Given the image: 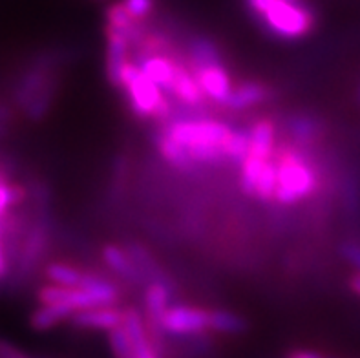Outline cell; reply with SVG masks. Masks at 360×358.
<instances>
[{"label": "cell", "mask_w": 360, "mask_h": 358, "mask_svg": "<svg viewBox=\"0 0 360 358\" xmlns=\"http://www.w3.org/2000/svg\"><path fill=\"white\" fill-rule=\"evenodd\" d=\"M161 329L165 335L178 336H198L210 331V309L196 307V305H170L165 313Z\"/></svg>", "instance_id": "obj_6"}, {"label": "cell", "mask_w": 360, "mask_h": 358, "mask_svg": "<svg viewBox=\"0 0 360 358\" xmlns=\"http://www.w3.org/2000/svg\"><path fill=\"white\" fill-rule=\"evenodd\" d=\"M163 130L191 152L196 165L219 167L229 163L225 145L234 128L225 122L214 119H172Z\"/></svg>", "instance_id": "obj_1"}, {"label": "cell", "mask_w": 360, "mask_h": 358, "mask_svg": "<svg viewBox=\"0 0 360 358\" xmlns=\"http://www.w3.org/2000/svg\"><path fill=\"white\" fill-rule=\"evenodd\" d=\"M137 64H139V68L143 70L146 77L154 81L161 90L170 94L178 60H174L172 57H167L165 53H139Z\"/></svg>", "instance_id": "obj_14"}, {"label": "cell", "mask_w": 360, "mask_h": 358, "mask_svg": "<svg viewBox=\"0 0 360 358\" xmlns=\"http://www.w3.org/2000/svg\"><path fill=\"white\" fill-rule=\"evenodd\" d=\"M9 124H11V121H9V119H6V121H0V139L8 136Z\"/></svg>", "instance_id": "obj_36"}, {"label": "cell", "mask_w": 360, "mask_h": 358, "mask_svg": "<svg viewBox=\"0 0 360 358\" xmlns=\"http://www.w3.org/2000/svg\"><path fill=\"white\" fill-rule=\"evenodd\" d=\"M210 331L221 335H242L247 331V320L233 311L210 309Z\"/></svg>", "instance_id": "obj_25"}, {"label": "cell", "mask_w": 360, "mask_h": 358, "mask_svg": "<svg viewBox=\"0 0 360 358\" xmlns=\"http://www.w3.org/2000/svg\"><path fill=\"white\" fill-rule=\"evenodd\" d=\"M73 314L75 311L68 304H41V307L35 309L30 317V326L35 331H50L51 327L70 320Z\"/></svg>", "instance_id": "obj_20"}, {"label": "cell", "mask_w": 360, "mask_h": 358, "mask_svg": "<svg viewBox=\"0 0 360 358\" xmlns=\"http://www.w3.org/2000/svg\"><path fill=\"white\" fill-rule=\"evenodd\" d=\"M70 320L79 329L108 333L112 329H115V327L123 326L124 309L117 307V305H99V307L77 311Z\"/></svg>", "instance_id": "obj_10"}, {"label": "cell", "mask_w": 360, "mask_h": 358, "mask_svg": "<svg viewBox=\"0 0 360 358\" xmlns=\"http://www.w3.org/2000/svg\"><path fill=\"white\" fill-rule=\"evenodd\" d=\"M55 94H57V81H55V77H51L50 81L46 82L44 87L41 88V91L33 97L32 103L24 108L26 117L33 122L42 121L46 115L50 114L51 105H53V99H55Z\"/></svg>", "instance_id": "obj_24"}, {"label": "cell", "mask_w": 360, "mask_h": 358, "mask_svg": "<svg viewBox=\"0 0 360 358\" xmlns=\"http://www.w3.org/2000/svg\"><path fill=\"white\" fill-rule=\"evenodd\" d=\"M124 249L128 250V254L132 256V260L136 262L139 271L143 272L146 283H150V281H170V278L167 276V272L158 265V262L154 260L150 250L146 249V247H143L141 243L130 241V243H127ZM170 283H172V281H170Z\"/></svg>", "instance_id": "obj_22"}, {"label": "cell", "mask_w": 360, "mask_h": 358, "mask_svg": "<svg viewBox=\"0 0 360 358\" xmlns=\"http://www.w3.org/2000/svg\"><path fill=\"white\" fill-rule=\"evenodd\" d=\"M359 90H360V87H359Z\"/></svg>", "instance_id": "obj_38"}, {"label": "cell", "mask_w": 360, "mask_h": 358, "mask_svg": "<svg viewBox=\"0 0 360 358\" xmlns=\"http://www.w3.org/2000/svg\"><path fill=\"white\" fill-rule=\"evenodd\" d=\"M347 283H349V289H352L356 296H360V272L352 274V278H349Z\"/></svg>", "instance_id": "obj_33"}, {"label": "cell", "mask_w": 360, "mask_h": 358, "mask_svg": "<svg viewBox=\"0 0 360 358\" xmlns=\"http://www.w3.org/2000/svg\"><path fill=\"white\" fill-rule=\"evenodd\" d=\"M108 344L114 358H136L132 340H130L124 326H119L108 331Z\"/></svg>", "instance_id": "obj_28"}, {"label": "cell", "mask_w": 360, "mask_h": 358, "mask_svg": "<svg viewBox=\"0 0 360 358\" xmlns=\"http://www.w3.org/2000/svg\"><path fill=\"white\" fill-rule=\"evenodd\" d=\"M276 163V192L274 201L278 205H297L316 192L319 177L315 165L297 148H282L274 159Z\"/></svg>", "instance_id": "obj_2"}, {"label": "cell", "mask_w": 360, "mask_h": 358, "mask_svg": "<svg viewBox=\"0 0 360 358\" xmlns=\"http://www.w3.org/2000/svg\"><path fill=\"white\" fill-rule=\"evenodd\" d=\"M285 130L297 146H311L322 134V124L313 115L292 114L285 121Z\"/></svg>", "instance_id": "obj_18"}, {"label": "cell", "mask_w": 360, "mask_h": 358, "mask_svg": "<svg viewBox=\"0 0 360 358\" xmlns=\"http://www.w3.org/2000/svg\"><path fill=\"white\" fill-rule=\"evenodd\" d=\"M55 77L53 73V57L51 55H42L35 63L22 73V77L18 81L17 88H15L13 99L15 105L20 110L26 108L32 103L33 97L41 91L46 82Z\"/></svg>", "instance_id": "obj_7"}, {"label": "cell", "mask_w": 360, "mask_h": 358, "mask_svg": "<svg viewBox=\"0 0 360 358\" xmlns=\"http://www.w3.org/2000/svg\"><path fill=\"white\" fill-rule=\"evenodd\" d=\"M276 128L271 119H260L251 127V150L249 154L262 159H271L274 154Z\"/></svg>", "instance_id": "obj_21"}, {"label": "cell", "mask_w": 360, "mask_h": 358, "mask_svg": "<svg viewBox=\"0 0 360 358\" xmlns=\"http://www.w3.org/2000/svg\"><path fill=\"white\" fill-rule=\"evenodd\" d=\"M134 114L139 119H155L169 122L170 105L165 99V90H161L154 81L146 77L139 64L130 60L123 70V87Z\"/></svg>", "instance_id": "obj_3"}, {"label": "cell", "mask_w": 360, "mask_h": 358, "mask_svg": "<svg viewBox=\"0 0 360 358\" xmlns=\"http://www.w3.org/2000/svg\"><path fill=\"white\" fill-rule=\"evenodd\" d=\"M121 2L137 23H143V20L154 15L155 0H121Z\"/></svg>", "instance_id": "obj_29"}, {"label": "cell", "mask_w": 360, "mask_h": 358, "mask_svg": "<svg viewBox=\"0 0 360 358\" xmlns=\"http://www.w3.org/2000/svg\"><path fill=\"white\" fill-rule=\"evenodd\" d=\"M26 188L11 181V167L8 161H0V219L6 218L11 209L22 205L26 200Z\"/></svg>", "instance_id": "obj_19"}, {"label": "cell", "mask_w": 360, "mask_h": 358, "mask_svg": "<svg viewBox=\"0 0 360 358\" xmlns=\"http://www.w3.org/2000/svg\"><path fill=\"white\" fill-rule=\"evenodd\" d=\"M271 96H273V91L264 82L245 81L233 88L225 108L234 110V112H243L247 108H255L258 105H264V103H267L271 99Z\"/></svg>", "instance_id": "obj_15"}, {"label": "cell", "mask_w": 360, "mask_h": 358, "mask_svg": "<svg viewBox=\"0 0 360 358\" xmlns=\"http://www.w3.org/2000/svg\"><path fill=\"white\" fill-rule=\"evenodd\" d=\"M154 141H155V148H158L160 155L170 165V167L178 168V170L187 174L196 170L198 165L196 161L192 159L191 152H188L181 143H178V141L174 139V137H170L167 132L165 130L158 132Z\"/></svg>", "instance_id": "obj_16"}, {"label": "cell", "mask_w": 360, "mask_h": 358, "mask_svg": "<svg viewBox=\"0 0 360 358\" xmlns=\"http://www.w3.org/2000/svg\"><path fill=\"white\" fill-rule=\"evenodd\" d=\"M192 73L196 75L198 82H200L201 90L207 96V99L216 103L219 106H225L229 101V96L233 91V81L229 75V70L225 68V64H212V66H205V68L192 70Z\"/></svg>", "instance_id": "obj_9"}, {"label": "cell", "mask_w": 360, "mask_h": 358, "mask_svg": "<svg viewBox=\"0 0 360 358\" xmlns=\"http://www.w3.org/2000/svg\"><path fill=\"white\" fill-rule=\"evenodd\" d=\"M0 358H30V357L24 354L18 347H15L13 344H8V342L0 340Z\"/></svg>", "instance_id": "obj_32"}, {"label": "cell", "mask_w": 360, "mask_h": 358, "mask_svg": "<svg viewBox=\"0 0 360 358\" xmlns=\"http://www.w3.org/2000/svg\"><path fill=\"white\" fill-rule=\"evenodd\" d=\"M267 32L278 39L297 41L315 30V13L302 0H276L260 17Z\"/></svg>", "instance_id": "obj_4"}, {"label": "cell", "mask_w": 360, "mask_h": 358, "mask_svg": "<svg viewBox=\"0 0 360 358\" xmlns=\"http://www.w3.org/2000/svg\"><path fill=\"white\" fill-rule=\"evenodd\" d=\"M6 119H13V110L6 105H0V121H6Z\"/></svg>", "instance_id": "obj_35"}, {"label": "cell", "mask_w": 360, "mask_h": 358, "mask_svg": "<svg viewBox=\"0 0 360 358\" xmlns=\"http://www.w3.org/2000/svg\"><path fill=\"white\" fill-rule=\"evenodd\" d=\"M46 205L41 207V212L37 214L30 229L24 234V241L20 243V249L17 254V276H26L32 274L37 267L39 260L44 256L50 245V216L46 212Z\"/></svg>", "instance_id": "obj_5"}, {"label": "cell", "mask_w": 360, "mask_h": 358, "mask_svg": "<svg viewBox=\"0 0 360 358\" xmlns=\"http://www.w3.org/2000/svg\"><path fill=\"white\" fill-rule=\"evenodd\" d=\"M132 42L123 32L106 26V79L115 90L123 87V70L130 63Z\"/></svg>", "instance_id": "obj_8"}, {"label": "cell", "mask_w": 360, "mask_h": 358, "mask_svg": "<svg viewBox=\"0 0 360 358\" xmlns=\"http://www.w3.org/2000/svg\"><path fill=\"white\" fill-rule=\"evenodd\" d=\"M359 99H360V90H359Z\"/></svg>", "instance_id": "obj_37"}, {"label": "cell", "mask_w": 360, "mask_h": 358, "mask_svg": "<svg viewBox=\"0 0 360 358\" xmlns=\"http://www.w3.org/2000/svg\"><path fill=\"white\" fill-rule=\"evenodd\" d=\"M84 274H86L84 269L64 262H51L44 269L46 280L63 287H81Z\"/></svg>", "instance_id": "obj_23"}, {"label": "cell", "mask_w": 360, "mask_h": 358, "mask_svg": "<svg viewBox=\"0 0 360 358\" xmlns=\"http://www.w3.org/2000/svg\"><path fill=\"white\" fill-rule=\"evenodd\" d=\"M225 150H227L229 163L240 167L251 150V128H234Z\"/></svg>", "instance_id": "obj_26"}, {"label": "cell", "mask_w": 360, "mask_h": 358, "mask_svg": "<svg viewBox=\"0 0 360 358\" xmlns=\"http://www.w3.org/2000/svg\"><path fill=\"white\" fill-rule=\"evenodd\" d=\"M274 2H276V0H247V6H249V9L252 11V15H256V17L260 18Z\"/></svg>", "instance_id": "obj_31"}, {"label": "cell", "mask_w": 360, "mask_h": 358, "mask_svg": "<svg viewBox=\"0 0 360 358\" xmlns=\"http://www.w3.org/2000/svg\"><path fill=\"white\" fill-rule=\"evenodd\" d=\"M123 326L130 336V340H132L136 358H163V354L160 353V350L155 347L154 340H152L145 318L137 309H124Z\"/></svg>", "instance_id": "obj_11"}, {"label": "cell", "mask_w": 360, "mask_h": 358, "mask_svg": "<svg viewBox=\"0 0 360 358\" xmlns=\"http://www.w3.org/2000/svg\"><path fill=\"white\" fill-rule=\"evenodd\" d=\"M187 66L191 70L205 68L212 64H221V51L216 46L214 41H210L209 37H192L187 44Z\"/></svg>", "instance_id": "obj_17"}, {"label": "cell", "mask_w": 360, "mask_h": 358, "mask_svg": "<svg viewBox=\"0 0 360 358\" xmlns=\"http://www.w3.org/2000/svg\"><path fill=\"white\" fill-rule=\"evenodd\" d=\"M170 94H172L179 103L187 106H194V108H200L207 103V96L201 90L200 82H198L196 75L192 73V70L188 68L187 64H183L181 60H178L176 64V73H174L172 87H170Z\"/></svg>", "instance_id": "obj_12"}, {"label": "cell", "mask_w": 360, "mask_h": 358, "mask_svg": "<svg viewBox=\"0 0 360 358\" xmlns=\"http://www.w3.org/2000/svg\"><path fill=\"white\" fill-rule=\"evenodd\" d=\"M103 260H105L106 267L114 274H117L121 280L134 283V286H139V283H145L146 286L143 272L139 271V267H137L136 262H134L132 256L128 254L124 247H119V245L114 243L105 245L103 247Z\"/></svg>", "instance_id": "obj_13"}, {"label": "cell", "mask_w": 360, "mask_h": 358, "mask_svg": "<svg viewBox=\"0 0 360 358\" xmlns=\"http://www.w3.org/2000/svg\"><path fill=\"white\" fill-rule=\"evenodd\" d=\"M276 163L271 158L269 161H265L264 167L260 170L258 181H256V200H260L262 203H269L274 201V192H276Z\"/></svg>", "instance_id": "obj_27"}, {"label": "cell", "mask_w": 360, "mask_h": 358, "mask_svg": "<svg viewBox=\"0 0 360 358\" xmlns=\"http://www.w3.org/2000/svg\"><path fill=\"white\" fill-rule=\"evenodd\" d=\"M289 358H322L315 351H295Z\"/></svg>", "instance_id": "obj_34"}, {"label": "cell", "mask_w": 360, "mask_h": 358, "mask_svg": "<svg viewBox=\"0 0 360 358\" xmlns=\"http://www.w3.org/2000/svg\"><path fill=\"white\" fill-rule=\"evenodd\" d=\"M338 250H340V256L360 272V241H344V243H340Z\"/></svg>", "instance_id": "obj_30"}]
</instances>
